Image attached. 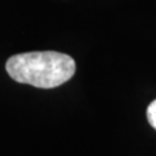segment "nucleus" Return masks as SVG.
<instances>
[{"mask_svg":"<svg viewBox=\"0 0 156 156\" xmlns=\"http://www.w3.org/2000/svg\"><path fill=\"white\" fill-rule=\"evenodd\" d=\"M5 69L12 80L39 89L61 86L74 76L76 61L55 51L26 52L8 58Z\"/></svg>","mask_w":156,"mask_h":156,"instance_id":"obj_1","label":"nucleus"},{"mask_svg":"<svg viewBox=\"0 0 156 156\" xmlns=\"http://www.w3.org/2000/svg\"><path fill=\"white\" fill-rule=\"evenodd\" d=\"M147 120H148V124L156 130V99L147 108Z\"/></svg>","mask_w":156,"mask_h":156,"instance_id":"obj_2","label":"nucleus"}]
</instances>
